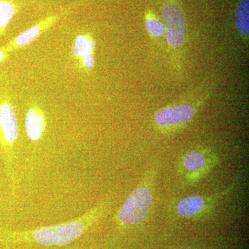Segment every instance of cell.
I'll list each match as a JSON object with an SVG mask.
<instances>
[{"label":"cell","instance_id":"obj_7","mask_svg":"<svg viewBox=\"0 0 249 249\" xmlns=\"http://www.w3.org/2000/svg\"><path fill=\"white\" fill-rule=\"evenodd\" d=\"M232 187L211 196H191L182 198L175 205V212L179 217L190 219L204 215L211 212L215 205L231 191Z\"/></svg>","mask_w":249,"mask_h":249},{"label":"cell","instance_id":"obj_10","mask_svg":"<svg viewBox=\"0 0 249 249\" xmlns=\"http://www.w3.org/2000/svg\"><path fill=\"white\" fill-rule=\"evenodd\" d=\"M96 42L89 34L77 36L72 47V54L77 62L91 54H94Z\"/></svg>","mask_w":249,"mask_h":249},{"label":"cell","instance_id":"obj_12","mask_svg":"<svg viewBox=\"0 0 249 249\" xmlns=\"http://www.w3.org/2000/svg\"><path fill=\"white\" fill-rule=\"evenodd\" d=\"M17 7L10 0H0V36L6 34V29L17 13Z\"/></svg>","mask_w":249,"mask_h":249},{"label":"cell","instance_id":"obj_4","mask_svg":"<svg viewBox=\"0 0 249 249\" xmlns=\"http://www.w3.org/2000/svg\"><path fill=\"white\" fill-rule=\"evenodd\" d=\"M219 160L214 152L206 149H195L182 156L178 167L184 181L191 184L206 178Z\"/></svg>","mask_w":249,"mask_h":249},{"label":"cell","instance_id":"obj_1","mask_svg":"<svg viewBox=\"0 0 249 249\" xmlns=\"http://www.w3.org/2000/svg\"><path fill=\"white\" fill-rule=\"evenodd\" d=\"M111 202L110 198H107L71 222L28 231L9 232L3 238L11 242H32L49 247L68 245L104 215L109 211Z\"/></svg>","mask_w":249,"mask_h":249},{"label":"cell","instance_id":"obj_13","mask_svg":"<svg viewBox=\"0 0 249 249\" xmlns=\"http://www.w3.org/2000/svg\"><path fill=\"white\" fill-rule=\"evenodd\" d=\"M145 27L150 35L155 38L163 37L165 35L164 24L160 22L155 16H147L145 19Z\"/></svg>","mask_w":249,"mask_h":249},{"label":"cell","instance_id":"obj_8","mask_svg":"<svg viewBox=\"0 0 249 249\" xmlns=\"http://www.w3.org/2000/svg\"><path fill=\"white\" fill-rule=\"evenodd\" d=\"M58 16L46 18L35 25L29 28L27 30L23 31L17 37H15L14 40H11L7 45L3 47V48L9 53L12 51L18 50V49L27 47L32 43L34 41L37 40L40 35H42L49 27H52L54 23L58 20Z\"/></svg>","mask_w":249,"mask_h":249},{"label":"cell","instance_id":"obj_6","mask_svg":"<svg viewBox=\"0 0 249 249\" xmlns=\"http://www.w3.org/2000/svg\"><path fill=\"white\" fill-rule=\"evenodd\" d=\"M196 107L190 103L167 106L156 111L154 121L163 132H172L184 127L196 116Z\"/></svg>","mask_w":249,"mask_h":249},{"label":"cell","instance_id":"obj_16","mask_svg":"<svg viewBox=\"0 0 249 249\" xmlns=\"http://www.w3.org/2000/svg\"></svg>","mask_w":249,"mask_h":249},{"label":"cell","instance_id":"obj_15","mask_svg":"<svg viewBox=\"0 0 249 249\" xmlns=\"http://www.w3.org/2000/svg\"><path fill=\"white\" fill-rule=\"evenodd\" d=\"M185 249V248H183V249Z\"/></svg>","mask_w":249,"mask_h":249},{"label":"cell","instance_id":"obj_14","mask_svg":"<svg viewBox=\"0 0 249 249\" xmlns=\"http://www.w3.org/2000/svg\"><path fill=\"white\" fill-rule=\"evenodd\" d=\"M9 57V52H6L3 47L0 49V63L4 62Z\"/></svg>","mask_w":249,"mask_h":249},{"label":"cell","instance_id":"obj_11","mask_svg":"<svg viewBox=\"0 0 249 249\" xmlns=\"http://www.w3.org/2000/svg\"><path fill=\"white\" fill-rule=\"evenodd\" d=\"M235 23L237 31L242 37L248 40L249 34V1L240 0L235 16Z\"/></svg>","mask_w":249,"mask_h":249},{"label":"cell","instance_id":"obj_5","mask_svg":"<svg viewBox=\"0 0 249 249\" xmlns=\"http://www.w3.org/2000/svg\"><path fill=\"white\" fill-rule=\"evenodd\" d=\"M165 27V40L173 50L182 48L186 40V22L182 10L173 2L165 3L160 10Z\"/></svg>","mask_w":249,"mask_h":249},{"label":"cell","instance_id":"obj_2","mask_svg":"<svg viewBox=\"0 0 249 249\" xmlns=\"http://www.w3.org/2000/svg\"><path fill=\"white\" fill-rule=\"evenodd\" d=\"M155 168L145 173L143 178L131 193L116 214V219L123 226H133L147 217L153 204Z\"/></svg>","mask_w":249,"mask_h":249},{"label":"cell","instance_id":"obj_3","mask_svg":"<svg viewBox=\"0 0 249 249\" xmlns=\"http://www.w3.org/2000/svg\"><path fill=\"white\" fill-rule=\"evenodd\" d=\"M18 135V120L14 106L9 98H1L0 100V146L4 153L14 193L16 190L14 170L15 147Z\"/></svg>","mask_w":249,"mask_h":249},{"label":"cell","instance_id":"obj_9","mask_svg":"<svg viewBox=\"0 0 249 249\" xmlns=\"http://www.w3.org/2000/svg\"><path fill=\"white\" fill-rule=\"evenodd\" d=\"M25 132L27 138L33 143H37L43 137L47 120L43 109L37 104L31 105L25 116Z\"/></svg>","mask_w":249,"mask_h":249}]
</instances>
